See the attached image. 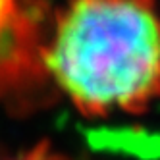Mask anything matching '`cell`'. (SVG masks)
I'll return each instance as SVG.
<instances>
[{"label":"cell","instance_id":"cell-1","mask_svg":"<svg viewBox=\"0 0 160 160\" xmlns=\"http://www.w3.org/2000/svg\"><path fill=\"white\" fill-rule=\"evenodd\" d=\"M42 60L85 116L143 112L160 97L156 0H70Z\"/></svg>","mask_w":160,"mask_h":160},{"label":"cell","instance_id":"cell-2","mask_svg":"<svg viewBox=\"0 0 160 160\" xmlns=\"http://www.w3.org/2000/svg\"><path fill=\"white\" fill-rule=\"evenodd\" d=\"M16 160H68V158L56 154V152H50L48 148H37V151H31V152L19 156Z\"/></svg>","mask_w":160,"mask_h":160}]
</instances>
